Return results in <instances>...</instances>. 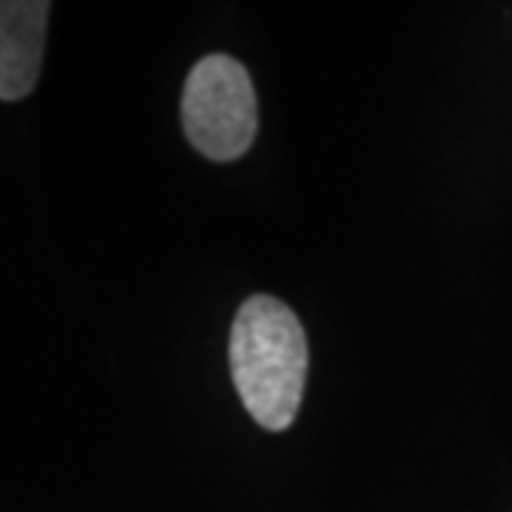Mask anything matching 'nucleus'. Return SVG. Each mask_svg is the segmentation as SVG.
Segmentation results:
<instances>
[{
	"mask_svg": "<svg viewBox=\"0 0 512 512\" xmlns=\"http://www.w3.org/2000/svg\"><path fill=\"white\" fill-rule=\"evenodd\" d=\"M49 9L46 0H0V100H23L37 86Z\"/></svg>",
	"mask_w": 512,
	"mask_h": 512,
	"instance_id": "nucleus-3",
	"label": "nucleus"
},
{
	"mask_svg": "<svg viewBox=\"0 0 512 512\" xmlns=\"http://www.w3.org/2000/svg\"><path fill=\"white\" fill-rule=\"evenodd\" d=\"M183 126L191 146L214 163H231L251 148L256 94L239 60L228 55L197 60L185 80Z\"/></svg>",
	"mask_w": 512,
	"mask_h": 512,
	"instance_id": "nucleus-2",
	"label": "nucleus"
},
{
	"mask_svg": "<svg viewBox=\"0 0 512 512\" xmlns=\"http://www.w3.org/2000/svg\"><path fill=\"white\" fill-rule=\"evenodd\" d=\"M228 359L251 419L271 433L288 430L308 376V339L296 313L268 293L245 299L231 328Z\"/></svg>",
	"mask_w": 512,
	"mask_h": 512,
	"instance_id": "nucleus-1",
	"label": "nucleus"
}]
</instances>
